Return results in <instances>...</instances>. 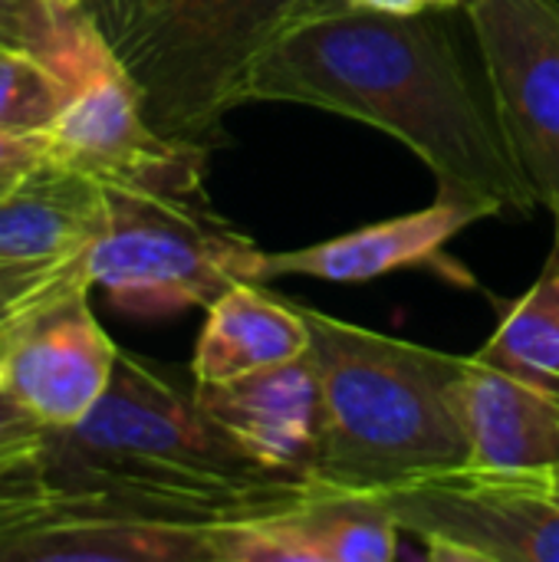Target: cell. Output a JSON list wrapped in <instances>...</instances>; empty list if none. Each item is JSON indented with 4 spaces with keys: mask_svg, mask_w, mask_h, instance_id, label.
I'll list each match as a JSON object with an SVG mask.
<instances>
[{
    "mask_svg": "<svg viewBox=\"0 0 559 562\" xmlns=\"http://www.w3.org/2000/svg\"><path fill=\"white\" fill-rule=\"evenodd\" d=\"M458 13H323L260 59L247 102L310 105L372 125L435 175L438 194L488 217H524L537 198L511 151L484 69L465 56Z\"/></svg>",
    "mask_w": 559,
    "mask_h": 562,
    "instance_id": "1",
    "label": "cell"
},
{
    "mask_svg": "<svg viewBox=\"0 0 559 562\" xmlns=\"http://www.w3.org/2000/svg\"><path fill=\"white\" fill-rule=\"evenodd\" d=\"M40 468L59 494L188 527L247 517L313 487L254 464L204 412L191 369L125 349L99 405L79 425L49 431Z\"/></svg>",
    "mask_w": 559,
    "mask_h": 562,
    "instance_id": "2",
    "label": "cell"
},
{
    "mask_svg": "<svg viewBox=\"0 0 559 562\" xmlns=\"http://www.w3.org/2000/svg\"><path fill=\"white\" fill-rule=\"evenodd\" d=\"M320 379L310 484L379 497L465 471L468 438L451 408L465 356L428 349L303 306Z\"/></svg>",
    "mask_w": 559,
    "mask_h": 562,
    "instance_id": "3",
    "label": "cell"
},
{
    "mask_svg": "<svg viewBox=\"0 0 559 562\" xmlns=\"http://www.w3.org/2000/svg\"><path fill=\"white\" fill-rule=\"evenodd\" d=\"M343 0H152L99 23L138 86L145 115L175 145L214 151L224 119L247 105L260 59Z\"/></svg>",
    "mask_w": 559,
    "mask_h": 562,
    "instance_id": "4",
    "label": "cell"
},
{
    "mask_svg": "<svg viewBox=\"0 0 559 562\" xmlns=\"http://www.w3.org/2000/svg\"><path fill=\"white\" fill-rule=\"evenodd\" d=\"M109 214L89 247V277L135 319L208 310L221 293L260 280L264 247L214 211L201 188H105Z\"/></svg>",
    "mask_w": 559,
    "mask_h": 562,
    "instance_id": "5",
    "label": "cell"
},
{
    "mask_svg": "<svg viewBox=\"0 0 559 562\" xmlns=\"http://www.w3.org/2000/svg\"><path fill=\"white\" fill-rule=\"evenodd\" d=\"M53 72L66 82V105L43 138L49 161L105 188L181 191L204 184L211 151L175 145L152 128L138 86L86 7L69 16Z\"/></svg>",
    "mask_w": 559,
    "mask_h": 562,
    "instance_id": "6",
    "label": "cell"
},
{
    "mask_svg": "<svg viewBox=\"0 0 559 562\" xmlns=\"http://www.w3.org/2000/svg\"><path fill=\"white\" fill-rule=\"evenodd\" d=\"M544 481L455 471L376 501L432 560L559 562V504Z\"/></svg>",
    "mask_w": 559,
    "mask_h": 562,
    "instance_id": "7",
    "label": "cell"
},
{
    "mask_svg": "<svg viewBox=\"0 0 559 562\" xmlns=\"http://www.w3.org/2000/svg\"><path fill=\"white\" fill-rule=\"evenodd\" d=\"M465 16L511 151L559 227V0H468Z\"/></svg>",
    "mask_w": 559,
    "mask_h": 562,
    "instance_id": "8",
    "label": "cell"
},
{
    "mask_svg": "<svg viewBox=\"0 0 559 562\" xmlns=\"http://www.w3.org/2000/svg\"><path fill=\"white\" fill-rule=\"evenodd\" d=\"M399 540L376 497L320 487L204 527L211 562H392Z\"/></svg>",
    "mask_w": 559,
    "mask_h": 562,
    "instance_id": "9",
    "label": "cell"
},
{
    "mask_svg": "<svg viewBox=\"0 0 559 562\" xmlns=\"http://www.w3.org/2000/svg\"><path fill=\"white\" fill-rule=\"evenodd\" d=\"M89 290L40 310L0 352V375L49 428H72L99 405L122 352L99 326Z\"/></svg>",
    "mask_w": 559,
    "mask_h": 562,
    "instance_id": "10",
    "label": "cell"
},
{
    "mask_svg": "<svg viewBox=\"0 0 559 562\" xmlns=\"http://www.w3.org/2000/svg\"><path fill=\"white\" fill-rule=\"evenodd\" d=\"M451 408L471 448L465 471L504 477L559 474V392L501 366L461 359Z\"/></svg>",
    "mask_w": 559,
    "mask_h": 562,
    "instance_id": "11",
    "label": "cell"
},
{
    "mask_svg": "<svg viewBox=\"0 0 559 562\" xmlns=\"http://www.w3.org/2000/svg\"><path fill=\"white\" fill-rule=\"evenodd\" d=\"M204 412L264 471L306 481L320 438V379L306 356L231 382H194Z\"/></svg>",
    "mask_w": 559,
    "mask_h": 562,
    "instance_id": "12",
    "label": "cell"
},
{
    "mask_svg": "<svg viewBox=\"0 0 559 562\" xmlns=\"http://www.w3.org/2000/svg\"><path fill=\"white\" fill-rule=\"evenodd\" d=\"M484 217L488 214L481 207L438 194L435 204L422 211L376 221L333 240L273 254L264 250L260 280L270 283L280 277H310L323 283H369L395 270H461L445 257V250L465 227Z\"/></svg>",
    "mask_w": 559,
    "mask_h": 562,
    "instance_id": "13",
    "label": "cell"
},
{
    "mask_svg": "<svg viewBox=\"0 0 559 562\" xmlns=\"http://www.w3.org/2000/svg\"><path fill=\"white\" fill-rule=\"evenodd\" d=\"M0 562H211V557L204 527L152 520L102 497H76V510L63 520L0 540Z\"/></svg>",
    "mask_w": 559,
    "mask_h": 562,
    "instance_id": "14",
    "label": "cell"
},
{
    "mask_svg": "<svg viewBox=\"0 0 559 562\" xmlns=\"http://www.w3.org/2000/svg\"><path fill=\"white\" fill-rule=\"evenodd\" d=\"M109 214L105 184L46 155L0 188V257L63 260L86 254Z\"/></svg>",
    "mask_w": 559,
    "mask_h": 562,
    "instance_id": "15",
    "label": "cell"
},
{
    "mask_svg": "<svg viewBox=\"0 0 559 562\" xmlns=\"http://www.w3.org/2000/svg\"><path fill=\"white\" fill-rule=\"evenodd\" d=\"M310 352V323L300 303L270 296L264 283H237L204 310L194 346V382H231Z\"/></svg>",
    "mask_w": 559,
    "mask_h": 562,
    "instance_id": "16",
    "label": "cell"
},
{
    "mask_svg": "<svg viewBox=\"0 0 559 562\" xmlns=\"http://www.w3.org/2000/svg\"><path fill=\"white\" fill-rule=\"evenodd\" d=\"M474 356L559 392V267L547 263L540 280L504 306L497 329Z\"/></svg>",
    "mask_w": 559,
    "mask_h": 562,
    "instance_id": "17",
    "label": "cell"
},
{
    "mask_svg": "<svg viewBox=\"0 0 559 562\" xmlns=\"http://www.w3.org/2000/svg\"><path fill=\"white\" fill-rule=\"evenodd\" d=\"M92 286L89 250L63 260H10L0 257V352L40 310Z\"/></svg>",
    "mask_w": 559,
    "mask_h": 562,
    "instance_id": "18",
    "label": "cell"
},
{
    "mask_svg": "<svg viewBox=\"0 0 559 562\" xmlns=\"http://www.w3.org/2000/svg\"><path fill=\"white\" fill-rule=\"evenodd\" d=\"M66 105V82L40 59L0 53V132L46 138Z\"/></svg>",
    "mask_w": 559,
    "mask_h": 562,
    "instance_id": "19",
    "label": "cell"
},
{
    "mask_svg": "<svg viewBox=\"0 0 559 562\" xmlns=\"http://www.w3.org/2000/svg\"><path fill=\"white\" fill-rule=\"evenodd\" d=\"M72 13H56L46 0H0V53H23L53 69Z\"/></svg>",
    "mask_w": 559,
    "mask_h": 562,
    "instance_id": "20",
    "label": "cell"
},
{
    "mask_svg": "<svg viewBox=\"0 0 559 562\" xmlns=\"http://www.w3.org/2000/svg\"><path fill=\"white\" fill-rule=\"evenodd\" d=\"M49 425L0 375V481L40 468Z\"/></svg>",
    "mask_w": 559,
    "mask_h": 562,
    "instance_id": "21",
    "label": "cell"
},
{
    "mask_svg": "<svg viewBox=\"0 0 559 562\" xmlns=\"http://www.w3.org/2000/svg\"><path fill=\"white\" fill-rule=\"evenodd\" d=\"M43 158V138H16L0 132V188L16 181Z\"/></svg>",
    "mask_w": 559,
    "mask_h": 562,
    "instance_id": "22",
    "label": "cell"
},
{
    "mask_svg": "<svg viewBox=\"0 0 559 562\" xmlns=\"http://www.w3.org/2000/svg\"><path fill=\"white\" fill-rule=\"evenodd\" d=\"M349 10L389 13V16H418L435 10H465L468 0H343Z\"/></svg>",
    "mask_w": 559,
    "mask_h": 562,
    "instance_id": "23",
    "label": "cell"
},
{
    "mask_svg": "<svg viewBox=\"0 0 559 562\" xmlns=\"http://www.w3.org/2000/svg\"><path fill=\"white\" fill-rule=\"evenodd\" d=\"M145 3H152V0H109V3H102V7H86L99 23H109V20H115V16H122V13H128V10H138V7H145Z\"/></svg>",
    "mask_w": 559,
    "mask_h": 562,
    "instance_id": "24",
    "label": "cell"
},
{
    "mask_svg": "<svg viewBox=\"0 0 559 562\" xmlns=\"http://www.w3.org/2000/svg\"><path fill=\"white\" fill-rule=\"evenodd\" d=\"M46 3H49L56 13H63V16H66V13H76V10H82L89 0H46Z\"/></svg>",
    "mask_w": 559,
    "mask_h": 562,
    "instance_id": "25",
    "label": "cell"
},
{
    "mask_svg": "<svg viewBox=\"0 0 559 562\" xmlns=\"http://www.w3.org/2000/svg\"><path fill=\"white\" fill-rule=\"evenodd\" d=\"M544 487H547V494L559 504V474H550V477L544 481Z\"/></svg>",
    "mask_w": 559,
    "mask_h": 562,
    "instance_id": "26",
    "label": "cell"
},
{
    "mask_svg": "<svg viewBox=\"0 0 559 562\" xmlns=\"http://www.w3.org/2000/svg\"><path fill=\"white\" fill-rule=\"evenodd\" d=\"M550 263L559 267V227H557V237H554V254H550Z\"/></svg>",
    "mask_w": 559,
    "mask_h": 562,
    "instance_id": "27",
    "label": "cell"
}]
</instances>
